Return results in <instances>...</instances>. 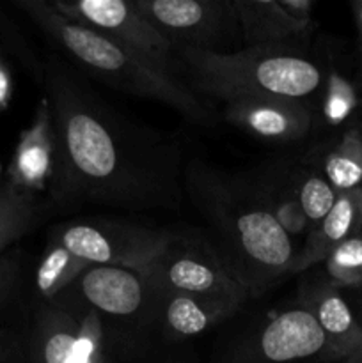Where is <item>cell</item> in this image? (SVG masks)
I'll return each instance as SVG.
<instances>
[{
    "label": "cell",
    "mask_w": 362,
    "mask_h": 363,
    "mask_svg": "<svg viewBox=\"0 0 362 363\" xmlns=\"http://www.w3.org/2000/svg\"><path fill=\"white\" fill-rule=\"evenodd\" d=\"M55 133L50 206L181 208L185 172L180 145L114 108L60 57L43 67Z\"/></svg>",
    "instance_id": "cell-1"
},
{
    "label": "cell",
    "mask_w": 362,
    "mask_h": 363,
    "mask_svg": "<svg viewBox=\"0 0 362 363\" xmlns=\"http://www.w3.org/2000/svg\"><path fill=\"white\" fill-rule=\"evenodd\" d=\"M185 191L219 240L220 261L251 294L293 273L300 248L268 194L195 163L185 172Z\"/></svg>",
    "instance_id": "cell-2"
},
{
    "label": "cell",
    "mask_w": 362,
    "mask_h": 363,
    "mask_svg": "<svg viewBox=\"0 0 362 363\" xmlns=\"http://www.w3.org/2000/svg\"><path fill=\"white\" fill-rule=\"evenodd\" d=\"M14 6L23 11L52 45L85 74L98 78L116 91L163 103L192 123L212 124V113L201 99L176 74L137 50L67 20L48 0H14Z\"/></svg>",
    "instance_id": "cell-3"
},
{
    "label": "cell",
    "mask_w": 362,
    "mask_h": 363,
    "mask_svg": "<svg viewBox=\"0 0 362 363\" xmlns=\"http://www.w3.org/2000/svg\"><path fill=\"white\" fill-rule=\"evenodd\" d=\"M174 55L195 89L226 103L243 98L309 103L325 84V71L300 45L258 46L236 53L174 50Z\"/></svg>",
    "instance_id": "cell-4"
},
{
    "label": "cell",
    "mask_w": 362,
    "mask_h": 363,
    "mask_svg": "<svg viewBox=\"0 0 362 363\" xmlns=\"http://www.w3.org/2000/svg\"><path fill=\"white\" fill-rule=\"evenodd\" d=\"M144 269L160 289L187 294L222 319L245 303L251 291L238 282L212 245L170 233L169 241Z\"/></svg>",
    "instance_id": "cell-5"
},
{
    "label": "cell",
    "mask_w": 362,
    "mask_h": 363,
    "mask_svg": "<svg viewBox=\"0 0 362 363\" xmlns=\"http://www.w3.org/2000/svg\"><path fill=\"white\" fill-rule=\"evenodd\" d=\"M66 291L98 314L103 333L112 326L121 340L158 325L160 289L142 268L89 266Z\"/></svg>",
    "instance_id": "cell-6"
},
{
    "label": "cell",
    "mask_w": 362,
    "mask_h": 363,
    "mask_svg": "<svg viewBox=\"0 0 362 363\" xmlns=\"http://www.w3.org/2000/svg\"><path fill=\"white\" fill-rule=\"evenodd\" d=\"M172 50L236 53L243 34L233 0H135Z\"/></svg>",
    "instance_id": "cell-7"
},
{
    "label": "cell",
    "mask_w": 362,
    "mask_h": 363,
    "mask_svg": "<svg viewBox=\"0 0 362 363\" xmlns=\"http://www.w3.org/2000/svg\"><path fill=\"white\" fill-rule=\"evenodd\" d=\"M169 230L112 218H82L52 229L50 240L91 266L146 268L169 241Z\"/></svg>",
    "instance_id": "cell-8"
},
{
    "label": "cell",
    "mask_w": 362,
    "mask_h": 363,
    "mask_svg": "<svg viewBox=\"0 0 362 363\" xmlns=\"http://www.w3.org/2000/svg\"><path fill=\"white\" fill-rule=\"evenodd\" d=\"M318 357L332 360L318 321L298 305L241 337L226 363H304Z\"/></svg>",
    "instance_id": "cell-9"
},
{
    "label": "cell",
    "mask_w": 362,
    "mask_h": 363,
    "mask_svg": "<svg viewBox=\"0 0 362 363\" xmlns=\"http://www.w3.org/2000/svg\"><path fill=\"white\" fill-rule=\"evenodd\" d=\"M52 6L67 20L137 50L163 69L176 74L172 46L149 23L135 0H52Z\"/></svg>",
    "instance_id": "cell-10"
},
{
    "label": "cell",
    "mask_w": 362,
    "mask_h": 363,
    "mask_svg": "<svg viewBox=\"0 0 362 363\" xmlns=\"http://www.w3.org/2000/svg\"><path fill=\"white\" fill-rule=\"evenodd\" d=\"M243 48L298 45L312 30V0H233Z\"/></svg>",
    "instance_id": "cell-11"
},
{
    "label": "cell",
    "mask_w": 362,
    "mask_h": 363,
    "mask_svg": "<svg viewBox=\"0 0 362 363\" xmlns=\"http://www.w3.org/2000/svg\"><path fill=\"white\" fill-rule=\"evenodd\" d=\"M224 117L252 137L275 144L298 142L311 131L309 103L279 98H243L226 103Z\"/></svg>",
    "instance_id": "cell-12"
},
{
    "label": "cell",
    "mask_w": 362,
    "mask_h": 363,
    "mask_svg": "<svg viewBox=\"0 0 362 363\" xmlns=\"http://www.w3.org/2000/svg\"><path fill=\"white\" fill-rule=\"evenodd\" d=\"M53 170H55V133H53L48 98L43 96L35 108L34 121L27 130L21 131L18 138L6 181L25 194L41 197L45 191H50Z\"/></svg>",
    "instance_id": "cell-13"
},
{
    "label": "cell",
    "mask_w": 362,
    "mask_h": 363,
    "mask_svg": "<svg viewBox=\"0 0 362 363\" xmlns=\"http://www.w3.org/2000/svg\"><path fill=\"white\" fill-rule=\"evenodd\" d=\"M300 305L318 321L332 360L343 362L362 350L361 323L336 286L316 284L307 287L302 294Z\"/></svg>",
    "instance_id": "cell-14"
},
{
    "label": "cell",
    "mask_w": 362,
    "mask_h": 363,
    "mask_svg": "<svg viewBox=\"0 0 362 363\" xmlns=\"http://www.w3.org/2000/svg\"><path fill=\"white\" fill-rule=\"evenodd\" d=\"M357 234H362V188L337 195L329 215L307 233L293 273L323 262L334 248Z\"/></svg>",
    "instance_id": "cell-15"
},
{
    "label": "cell",
    "mask_w": 362,
    "mask_h": 363,
    "mask_svg": "<svg viewBox=\"0 0 362 363\" xmlns=\"http://www.w3.org/2000/svg\"><path fill=\"white\" fill-rule=\"evenodd\" d=\"M52 209L41 197L25 194L9 181H0V255L34 230Z\"/></svg>",
    "instance_id": "cell-16"
},
{
    "label": "cell",
    "mask_w": 362,
    "mask_h": 363,
    "mask_svg": "<svg viewBox=\"0 0 362 363\" xmlns=\"http://www.w3.org/2000/svg\"><path fill=\"white\" fill-rule=\"evenodd\" d=\"M220 321L222 318L199 300L174 291L160 289L158 325L169 339L187 340Z\"/></svg>",
    "instance_id": "cell-17"
},
{
    "label": "cell",
    "mask_w": 362,
    "mask_h": 363,
    "mask_svg": "<svg viewBox=\"0 0 362 363\" xmlns=\"http://www.w3.org/2000/svg\"><path fill=\"white\" fill-rule=\"evenodd\" d=\"M91 264L75 257L55 240H48L32 279L35 298L41 301V305L55 300Z\"/></svg>",
    "instance_id": "cell-18"
},
{
    "label": "cell",
    "mask_w": 362,
    "mask_h": 363,
    "mask_svg": "<svg viewBox=\"0 0 362 363\" xmlns=\"http://www.w3.org/2000/svg\"><path fill=\"white\" fill-rule=\"evenodd\" d=\"M322 176L337 194L362 188V128L344 131L339 142L323 156Z\"/></svg>",
    "instance_id": "cell-19"
},
{
    "label": "cell",
    "mask_w": 362,
    "mask_h": 363,
    "mask_svg": "<svg viewBox=\"0 0 362 363\" xmlns=\"http://www.w3.org/2000/svg\"><path fill=\"white\" fill-rule=\"evenodd\" d=\"M337 195L339 194L330 186L322 174L312 172L302 177L298 188L295 190V197L307 225V233L329 215L332 206L336 204Z\"/></svg>",
    "instance_id": "cell-20"
},
{
    "label": "cell",
    "mask_w": 362,
    "mask_h": 363,
    "mask_svg": "<svg viewBox=\"0 0 362 363\" xmlns=\"http://www.w3.org/2000/svg\"><path fill=\"white\" fill-rule=\"evenodd\" d=\"M323 262L332 286L362 287V234L334 248Z\"/></svg>",
    "instance_id": "cell-21"
},
{
    "label": "cell",
    "mask_w": 362,
    "mask_h": 363,
    "mask_svg": "<svg viewBox=\"0 0 362 363\" xmlns=\"http://www.w3.org/2000/svg\"><path fill=\"white\" fill-rule=\"evenodd\" d=\"M325 98H323L322 112L330 126L343 124L357 108V94L350 82L339 73H332L325 78Z\"/></svg>",
    "instance_id": "cell-22"
},
{
    "label": "cell",
    "mask_w": 362,
    "mask_h": 363,
    "mask_svg": "<svg viewBox=\"0 0 362 363\" xmlns=\"http://www.w3.org/2000/svg\"><path fill=\"white\" fill-rule=\"evenodd\" d=\"M21 277V252L11 248L0 255V308L13 298L20 286Z\"/></svg>",
    "instance_id": "cell-23"
},
{
    "label": "cell",
    "mask_w": 362,
    "mask_h": 363,
    "mask_svg": "<svg viewBox=\"0 0 362 363\" xmlns=\"http://www.w3.org/2000/svg\"><path fill=\"white\" fill-rule=\"evenodd\" d=\"M0 363H28L27 335L11 328L0 330Z\"/></svg>",
    "instance_id": "cell-24"
},
{
    "label": "cell",
    "mask_w": 362,
    "mask_h": 363,
    "mask_svg": "<svg viewBox=\"0 0 362 363\" xmlns=\"http://www.w3.org/2000/svg\"><path fill=\"white\" fill-rule=\"evenodd\" d=\"M13 98V74L6 60L0 59V112L9 106Z\"/></svg>",
    "instance_id": "cell-25"
},
{
    "label": "cell",
    "mask_w": 362,
    "mask_h": 363,
    "mask_svg": "<svg viewBox=\"0 0 362 363\" xmlns=\"http://www.w3.org/2000/svg\"><path fill=\"white\" fill-rule=\"evenodd\" d=\"M353 14H355V23H357V30L358 35L362 39V0H357L353 4Z\"/></svg>",
    "instance_id": "cell-26"
},
{
    "label": "cell",
    "mask_w": 362,
    "mask_h": 363,
    "mask_svg": "<svg viewBox=\"0 0 362 363\" xmlns=\"http://www.w3.org/2000/svg\"><path fill=\"white\" fill-rule=\"evenodd\" d=\"M341 363H362V350L357 351V353H353L351 357L344 358V360Z\"/></svg>",
    "instance_id": "cell-27"
},
{
    "label": "cell",
    "mask_w": 362,
    "mask_h": 363,
    "mask_svg": "<svg viewBox=\"0 0 362 363\" xmlns=\"http://www.w3.org/2000/svg\"><path fill=\"white\" fill-rule=\"evenodd\" d=\"M0 59H4V57H2V53H0Z\"/></svg>",
    "instance_id": "cell-28"
},
{
    "label": "cell",
    "mask_w": 362,
    "mask_h": 363,
    "mask_svg": "<svg viewBox=\"0 0 362 363\" xmlns=\"http://www.w3.org/2000/svg\"><path fill=\"white\" fill-rule=\"evenodd\" d=\"M361 60H362V50H361Z\"/></svg>",
    "instance_id": "cell-29"
}]
</instances>
